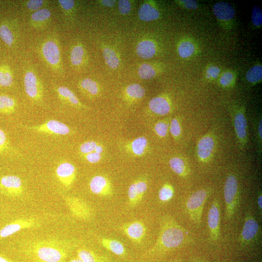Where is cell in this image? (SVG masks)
I'll list each match as a JSON object with an SVG mask.
<instances>
[{"mask_svg":"<svg viewBox=\"0 0 262 262\" xmlns=\"http://www.w3.org/2000/svg\"><path fill=\"white\" fill-rule=\"evenodd\" d=\"M186 230L172 217H164L158 239L147 253V256L163 253L179 247L186 242Z\"/></svg>","mask_w":262,"mask_h":262,"instance_id":"obj_1","label":"cell"},{"mask_svg":"<svg viewBox=\"0 0 262 262\" xmlns=\"http://www.w3.org/2000/svg\"><path fill=\"white\" fill-rule=\"evenodd\" d=\"M28 251L36 262H64L68 255L66 245L61 241L53 239L34 241Z\"/></svg>","mask_w":262,"mask_h":262,"instance_id":"obj_2","label":"cell"},{"mask_svg":"<svg viewBox=\"0 0 262 262\" xmlns=\"http://www.w3.org/2000/svg\"><path fill=\"white\" fill-rule=\"evenodd\" d=\"M39 51L45 63L52 70L61 72L62 62L60 46L58 40L54 37H49L43 41Z\"/></svg>","mask_w":262,"mask_h":262,"instance_id":"obj_3","label":"cell"},{"mask_svg":"<svg viewBox=\"0 0 262 262\" xmlns=\"http://www.w3.org/2000/svg\"><path fill=\"white\" fill-rule=\"evenodd\" d=\"M210 193L209 189H198L190 195L186 202L187 213L197 227L201 224L204 206Z\"/></svg>","mask_w":262,"mask_h":262,"instance_id":"obj_4","label":"cell"},{"mask_svg":"<svg viewBox=\"0 0 262 262\" xmlns=\"http://www.w3.org/2000/svg\"><path fill=\"white\" fill-rule=\"evenodd\" d=\"M238 194L237 178L233 174H229L226 179L224 187L225 214L227 220H230L234 215L238 204Z\"/></svg>","mask_w":262,"mask_h":262,"instance_id":"obj_5","label":"cell"},{"mask_svg":"<svg viewBox=\"0 0 262 262\" xmlns=\"http://www.w3.org/2000/svg\"><path fill=\"white\" fill-rule=\"evenodd\" d=\"M259 234V224L253 214L248 211L245 213L244 223L239 236L241 246L246 247L253 244L258 240Z\"/></svg>","mask_w":262,"mask_h":262,"instance_id":"obj_6","label":"cell"},{"mask_svg":"<svg viewBox=\"0 0 262 262\" xmlns=\"http://www.w3.org/2000/svg\"><path fill=\"white\" fill-rule=\"evenodd\" d=\"M25 91L28 97L34 102H40L43 98V87L37 74L31 68L26 69L24 75Z\"/></svg>","mask_w":262,"mask_h":262,"instance_id":"obj_7","label":"cell"},{"mask_svg":"<svg viewBox=\"0 0 262 262\" xmlns=\"http://www.w3.org/2000/svg\"><path fill=\"white\" fill-rule=\"evenodd\" d=\"M220 207L219 200L213 199L208 213L207 222L209 239L214 242L218 240L220 236Z\"/></svg>","mask_w":262,"mask_h":262,"instance_id":"obj_8","label":"cell"},{"mask_svg":"<svg viewBox=\"0 0 262 262\" xmlns=\"http://www.w3.org/2000/svg\"><path fill=\"white\" fill-rule=\"evenodd\" d=\"M26 128L37 132L57 135H67L71 133V129L67 125L54 119L48 120L38 125L26 126Z\"/></svg>","mask_w":262,"mask_h":262,"instance_id":"obj_9","label":"cell"},{"mask_svg":"<svg viewBox=\"0 0 262 262\" xmlns=\"http://www.w3.org/2000/svg\"><path fill=\"white\" fill-rule=\"evenodd\" d=\"M0 191L9 197H17L23 192L21 179L15 175H5L0 178Z\"/></svg>","mask_w":262,"mask_h":262,"instance_id":"obj_10","label":"cell"},{"mask_svg":"<svg viewBox=\"0 0 262 262\" xmlns=\"http://www.w3.org/2000/svg\"><path fill=\"white\" fill-rule=\"evenodd\" d=\"M38 225V222L33 218H21L15 220L0 230V241L20 230L37 227Z\"/></svg>","mask_w":262,"mask_h":262,"instance_id":"obj_11","label":"cell"},{"mask_svg":"<svg viewBox=\"0 0 262 262\" xmlns=\"http://www.w3.org/2000/svg\"><path fill=\"white\" fill-rule=\"evenodd\" d=\"M215 147V140L213 135L208 133L202 136L196 146V155L199 161L209 162L212 157Z\"/></svg>","mask_w":262,"mask_h":262,"instance_id":"obj_12","label":"cell"},{"mask_svg":"<svg viewBox=\"0 0 262 262\" xmlns=\"http://www.w3.org/2000/svg\"><path fill=\"white\" fill-rule=\"evenodd\" d=\"M233 124L237 141L241 147L247 142V122L244 112L238 110L233 115Z\"/></svg>","mask_w":262,"mask_h":262,"instance_id":"obj_13","label":"cell"},{"mask_svg":"<svg viewBox=\"0 0 262 262\" xmlns=\"http://www.w3.org/2000/svg\"><path fill=\"white\" fill-rule=\"evenodd\" d=\"M147 180L143 178L138 179L131 184L128 190V201L130 206H135L140 202L147 192Z\"/></svg>","mask_w":262,"mask_h":262,"instance_id":"obj_14","label":"cell"},{"mask_svg":"<svg viewBox=\"0 0 262 262\" xmlns=\"http://www.w3.org/2000/svg\"><path fill=\"white\" fill-rule=\"evenodd\" d=\"M55 173L60 182L66 188L70 187L76 178V170L74 165L67 162L59 164Z\"/></svg>","mask_w":262,"mask_h":262,"instance_id":"obj_15","label":"cell"},{"mask_svg":"<svg viewBox=\"0 0 262 262\" xmlns=\"http://www.w3.org/2000/svg\"><path fill=\"white\" fill-rule=\"evenodd\" d=\"M89 188L92 193L100 196H109L113 193L110 180L102 175L95 176L91 179Z\"/></svg>","mask_w":262,"mask_h":262,"instance_id":"obj_16","label":"cell"},{"mask_svg":"<svg viewBox=\"0 0 262 262\" xmlns=\"http://www.w3.org/2000/svg\"><path fill=\"white\" fill-rule=\"evenodd\" d=\"M65 201L69 210L76 217L82 219H88L90 217L91 209L82 199L73 196H66Z\"/></svg>","mask_w":262,"mask_h":262,"instance_id":"obj_17","label":"cell"},{"mask_svg":"<svg viewBox=\"0 0 262 262\" xmlns=\"http://www.w3.org/2000/svg\"><path fill=\"white\" fill-rule=\"evenodd\" d=\"M124 149L127 154L132 157H142L148 149V140L144 136L138 137L126 142L124 145Z\"/></svg>","mask_w":262,"mask_h":262,"instance_id":"obj_18","label":"cell"},{"mask_svg":"<svg viewBox=\"0 0 262 262\" xmlns=\"http://www.w3.org/2000/svg\"><path fill=\"white\" fill-rule=\"evenodd\" d=\"M124 233L135 243H139L146 233L144 224L140 221H134L124 224L121 227Z\"/></svg>","mask_w":262,"mask_h":262,"instance_id":"obj_19","label":"cell"},{"mask_svg":"<svg viewBox=\"0 0 262 262\" xmlns=\"http://www.w3.org/2000/svg\"><path fill=\"white\" fill-rule=\"evenodd\" d=\"M149 110L155 115H165L171 111L169 100L163 96H158L152 98L148 103Z\"/></svg>","mask_w":262,"mask_h":262,"instance_id":"obj_20","label":"cell"},{"mask_svg":"<svg viewBox=\"0 0 262 262\" xmlns=\"http://www.w3.org/2000/svg\"><path fill=\"white\" fill-rule=\"evenodd\" d=\"M59 98L63 102L78 109L85 108L76 95L68 88L64 86H58L55 88Z\"/></svg>","mask_w":262,"mask_h":262,"instance_id":"obj_21","label":"cell"},{"mask_svg":"<svg viewBox=\"0 0 262 262\" xmlns=\"http://www.w3.org/2000/svg\"><path fill=\"white\" fill-rule=\"evenodd\" d=\"M213 11L215 16L222 21L231 20L235 16V10L233 7L225 2L215 3L213 6Z\"/></svg>","mask_w":262,"mask_h":262,"instance_id":"obj_22","label":"cell"},{"mask_svg":"<svg viewBox=\"0 0 262 262\" xmlns=\"http://www.w3.org/2000/svg\"><path fill=\"white\" fill-rule=\"evenodd\" d=\"M79 88L81 91L90 98H95L100 92L98 83L90 78H84L79 83Z\"/></svg>","mask_w":262,"mask_h":262,"instance_id":"obj_23","label":"cell"},{"mask_svg":"<svg viewBox=\"0 0 262 262\" xmlns=\"http://www.w3.org/2000/svg\"><path fill=\"white\" fill-rule=\"evenodd\" d=\"M100 245L105 249L118 256L126 254V249L123 244L115 239L102 238L100 239Z\"/></svg>","mask_w":262,"mask_h":262,"instance_id":"obj_24","label":"cell"},{"mask_svg":"<svg viewBox=\"0 0 262 262\" xmlns=\"http://www.w3.org/2000/svg\"><path fill=\"white\" fill-rule=\"evenodd\" d=\"M156 51L155 43L149 40H144L139 42L136 47L137 55L144 59L152 57Z\"/></svg>","mask_w":262,"mask_h":262,"instance_id":"obj_25","label":"cell"},{"mask_svg":"<svg viewBox=\"0 0 262 262\" xmlns=\"http://www.w3.org/2000/svg\"><path fill=\"white\" fill-rule=\"evenodd\" d=\"M125 97L129 102H134L143 98L146 93L144 88L138 83L129 85L125 89Z\"/></svg>","mask_w":262,"mask_h":262,"instance_id":"obj_26","label":"cell"},{"mask_svg":"<svg viewBox=\"0 0 262 262\" xmlns=\"http://www.w3.org/2000/svg\"><path fill=\"white\" fill-rule=\"evenodd\" d=\"M169 165L171 170L180 177H185L189 174L188 165L184 160L180 157H172L169 161Z\"/></svg>","mask_w":262,"mask_h":262,"instance_id":"obj_27","label":"cell"},{"mask_svg":"<svg viewBox=\"0 0 262 262\" xmlns=\"http://www.w3.org/2000/svg\"><path fill=\"white\" fill-rule=\"evenodd\" d=\"M160 16L158 11L151 5L145 3L139 8L138 16L143 21H150L157 19Z\"/></svg>","mask_w":262,"mask_h":262,"instance_id":"obj_28","label":"cell"},{"mask_svg":"<svg viewBox=\"0 0 262 262\" xmlns=\"http://www.w3.org/2000/svg\"><path fill=\"white\" fill-rule=\"evenodd\" d=\"M77 256L83 262H111L108 258L84 248L77 250Z\"/></svg>","mask_w":262,"mask_h":262,"instance_id":"obj_29","label":"cell"},{"mask_svg":"<svg viewBox=\"0 0 262 262\" xmlns=\"http://www.w3.org/2000/svg\"><path fill=\"white\" fill-rule=\"evenodd\" d=\"M16 35L12 27L7 22L0 24V38L8 47H12L16 40Z\"/></svg>","mask_w":262,"mask_h":262,"instance_id":"obj_30","label":"cell"},{"mask_svg":"<svg viewBox=\"0 0 262 262\" xmlns=\"http://www.w3.org/2000/svg\"><path fill=\"white\" fill-rule=\"evenodd\" d=\"M85 57V51L82 45H76L72 48L70 53V60L73 66H81L84 62Z\"/></svg>","mask_w":262,"mask_h":262,"instance_id":"obj_31","label":"cell"},{"mask_svg":"<svg viewBox=\"0 0 262 262\" xmlns=\"http://www.w3.org/2000/svg\"><path fill=\"white\" fill-rule=\"evenodd\" d=\"M16 102L13 98L6 95H0V113H13L16 110Z\"/></svg>","mask_w":262,"mask_h":262,"instance_id":"obj_32","label":"cell"},{"mask_svg":"<svg viewBox=\"0 0 262 262\" xmlns=\"http://www.w3.org/2000/svg\"><path fill=\"white\" fill-rule=\"evenodd\" d=\"M51 12L47 8H42L33 12L31 16V21L33 25L45 24L50 18Z\"/></svg>","mask_w":262,"mask_h":262,"instance_id":"obj_33","label":"cell"},{"mask_svg":"<svg viewBox=\"0 0 262 262\" xmlns=\"http://www.w3.org/2000/svg\"><path fill=\"white\" fill-rule=\"evenodd\" d=\"M13 80V73L9 66L5 65L0 66V86H11Z\"/></svg>","mask_w":262,"mask_h":262,"instance_id":"obj_34","label":"cell"},{"mask_svg":"<svg viewBox=\"0 0 262 262\" xmlns=\"http://www.w3.org/2000/svg\"><path fill=\"white\" fill-rule=\"evenodd\" d=\"M103 55L106 64L112 68H116L119 64V59L115 52L106 47L103 49Z\"/></svg>","mask_w":262,"mask_h":262,"instance_id":"obj_35","label":"cell"},{"mask_svg":"<svg viewBox=\"0 0 262 262\" xmlns=\"http://www.w3.org/2000/svg\"><path fill=\"white\" fill-rule=\"evenodd\" d=\"M170 119L169 118L158 121L154 125V130L156 134L160 138H164L169 130Z\"/></svg>","mask_w":262,"mask_h":262,"instance_id":"obj_36","label":"cell"},{"mask_svg":"<svg viewBox=\"0 0 262 262\" xmlns=\"http://www.w3.org/2000/svg\"><path fill=\"white\" fill-rule=\"evenodd\" d=\"M174 190L169 183H164L159 191L158 197L160 201L165 202L170 201L173 197Z\"/></svg>","mask_w":262,"mask_h":262,"instance_id":"obj_37","label":"cell"},{"mask_svg":"<svg viewBox=\"0 0 262 262\" xmlns=\"http://www.w3.org/2000/svg\"><path fill=\"white\" fill-rule=\"evenodd\" d=\"M178 52L180 57L186 58L191 56L194 52V45L188 41L181 42L178 47Z\"/></svg>","mask_w":262,"mask_h":262,"instance_id":"obj_38","label":"cell"},{"mask_svg":"<svg viewBox=\"0 0 262 262\" xmlns=\"http://www.w3.org/2000/svg\"><path fill=\"white\" fill-rule=\"evenodd\" d=\"M262 67L256 65L249 69L246 74V80L251 83H256L262 80Z\"/></svg>","mask_w":262,"mask_h":262,"instance_id":"obj_39","label":"cell"},{"mask_svg":"<svg viewBox=\"0 0 262 262\" xmlns=\"http://www.w3.org/2000/svg\"><path fill=\"white\" fill-rule=\"evenodd\" d=\"M138 74L141 79L148 80L154 77L156 71L151 65L143 64L139 67Z\"/></svg>","mask_w":262,"mask_h":262,"instance_id":"obj_40","label":"cell"},{"mask_svg":"<svg viewBox=\"0 0 262 262\" xmlns=\"http://www.w3.org/2000/svg\"><path fill=\"white\" fill-rule=\"evenodd\" d=\"M169 131L173 139L178 141L181 136V127L178 117H174L170 120Z\"/></svg>","mask_w":262,"mask_h":262,"instance_id":"obj_41","label":"cell"},{"mask_svg":"<svg viewBox=\"0 0 262 262\" xmlns=\"http://www.w3.org/2000/svg\"><path fill=\"white\" fill-rule=\"evenodd\" d=\"M98 144L94 141H88L82 144L79 147L80 153L83 155H86L94 152L96 146Z\"/></svg>","mask_w":262,"mask_h":262,"instance_id":"obj_42","label":"cell"},{"mask_svg":"<svg viewBox=\"0 0 262 262\" xmlns=\"http://www.w3.org/2000/svg\"><path fill=\"white\" fill-rule=\"evenodd\" d=\"M252 22L253 24L256 27H260L262 23V11L261 9L257 6H255L252 10Z\"/></svg>","mask_w":262,"mask_h":262,"instance_id":"obj_43","label":"cell"},{"mask_svg":"<svg viewBox=\"0 0 262 262\" xmlns=\"http://www.w3.org/2000/svg\"><path fill=\"white\" fill-rule=\"evenodd\" d=\"M45 2L42 0H29L25 2V5L28 9L34 12L42 9Z\"/></svg>","mask_w":262,"mask_h":262,"instance_id":"obj_44","label":"cell"},{"mask_svg":"<svg viewBox=\"0 0 262 262\" xmlns=\"http://www.w3.org/2000/svg\"><path fill=\"white\" fill-rule=\"evenodd\" d=\"M234 80V76L230 72H224L220 79V83L222 86L228 87L233 84Z\"/></svg>","mask_w":262,"mask_h":262,"instance_id":"obj_45","label":"cell"},{"mask_svg":"<svg viewBox=\"0 0 262 262\" xmlns=\"http://www.w3.org/2000/svg\"><path fill=\"white\" fill-rule=\"evenodd\" d=\"M118 7L121 14L126 15L130 12L131 5L129 0H120L118 2Z\"/></svg>","mask_w":262,"mask_h":262,"instance_id":"obj_46","label":"cell"},{"mask_svg":"<svg viewBox=\"0 0 262 262\" xmlns=\"http://www.w3.org/2000/svg\"><path fill=\"white\" fill-rule=\"evenodd\" d=\"M9 144L5 132L0 129V153L5 151L9 147Z\"/></svg>","mask_w":262,"mask_h":262,"instance_id":"obj_47","label":"cell"},{"mask_svg":"<svg viewBox=\"0 0 262 262\" xmlns=\"http://www.w3.org/2000/svg\"><path fill=\"white\" fill-rule=\"evenodd\" d=\"M85 160L89 163L96 164L99 162L101 158L102 155L100 154L97 153L95 152H92L83 155Z\"/></svg>","mask_w":262,"mask_h":262,"instance_id":"obj_48","label":"cell"},{"mask_svg":"<svg viewBox=\"0 0 262 262\" xmlns=\"http://www.w3.org/2000/svg\"><path fill=\"white\" fill-rule=\"evenodd\" d=\"M61 8L66 11H70L73 9L75 2L71 0H59L58 1Z\"/></svg>","mask_w":262,"mask_h":262,"instance_id":"obj_49","label":"cell"},{"mask_svg":"<svg viewBox=\"0 0 262 262\" xmlns=\"http://www.w3.org/2000/svg\"><path fill=\"white\" fill-rule=\"evenodd\" d=\"M219 68L215 66H211L207 69V77L208 78H216L220 73Z\"/></svg>","mask_w":262,"mask_h":262,"instance_id":"obj_50","label":"cell"},{"mask_svg":"<svg viewBox=\"0 0 262 262\" xmlns=\"http://www.w3.org/2000/svg\"><path fill=\"white\" fill-rule=\"evenodd\" d=\"M262 119L260 118L258 121V123L256 126V138L259 145L262 144Z\"/></svg>","mask_w":262,"mask_h":262,"instance_id":"obj_51","label":"cell"},{"mask_svg":"<svg viewBox=\"0 0 262 262\" xmlns=\"http://www.w3.org/2000/svg\"><path fill=\"white\" fill-rule=\"evenodd\" d=\"M183 6L189 9H196L198 7L197 3L195 0H181Z\"/></svg>","mask_w":262,"mask_h":262,"instance_id":"obj_52","label":"cell"},{"mask_svg":"<svg viewBox=\"0 0 262 262\" xmlns=\"http://www.w3.org/2000/svg\"><path fill=\"white\" fill-rule=\"evenodd\" d=\"M101 3L102 5L108 6V7H112L115 3L116 1L113 0H101Z\"/></svg>","mask_w":262,"mask_h":262,"instance_id":"obj_53","label":"cell"},{"mask_svg":"<svg viewBox=\"0 0 262 262\" xmlns=\"http://www.w3.org/2000/svg\"><path fill=\"white\" fill-rule=\"evenodd\" d=\"M103 147L99 144L96 146L94 151V152L100 154H101L103 152Z\"/></svg>","mask_w":262,"mask_h":262,"instance_id":"obj_54","label":"cell"},{"mask_svg":"<svg viewBox=\"0 0 262 262\" xmlns=\"http://www.w3.org/2000/svg\"><path fill=\"white\" fill-rule=\"evenodd\" d=\"M257 203L258 207L260 210L262 209V195L261 193H260L258 196Z\"/></svg>","mask_w":262,"mask_h":262,"instance_id":"obj_55","label":"cell"},{"mask_svg":"<svg viewBox=\"0 0 262 262\" xmlns=\"http://www.w3.org/2000/svg\"><path fill=\"white\" fill-rule=\"evenodd\" d=\"M0 262H13L0 255Z\"/></svg>","mask_w":262,"mask_h":262,"instance_id":"obj_56","label":"cell"},{"mask_svg":"<svg viewBox=\"0 0 262 262\" xmlns=\"http://www.w3.org/2000/svg\"><path fill=\"white\" fill-rule=\"evenodd\" d=\"M69 262H83L78 257L76 258H73L71 259Z\"/></svg>","mask_w":262,"mask_h":262,"instance_id":"obj_57","label":"cell"},{"mask_svg":"<svg viewBox=\"0 0 262 262\" xmlns=\"http://www.w3.org/2000/svg\"><path fill=\"white\" fill-rule=\"evenodd\" d=\"M193 262H206L203 261L201 260L195 259V260L193 261Z\"/></svg>","mask_w":262,"mask_h":262,"instance_id":"obj_58","label":"cell"}]
</instances>
